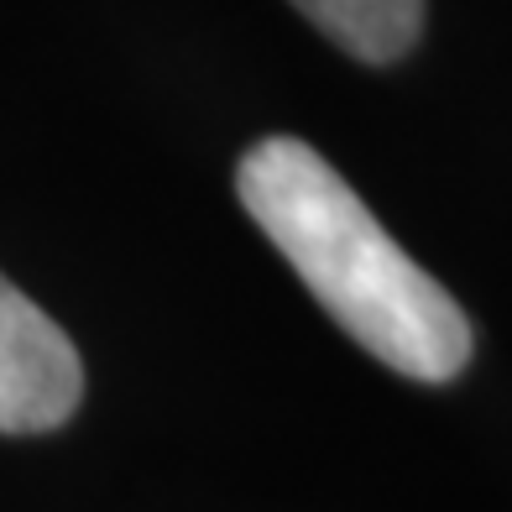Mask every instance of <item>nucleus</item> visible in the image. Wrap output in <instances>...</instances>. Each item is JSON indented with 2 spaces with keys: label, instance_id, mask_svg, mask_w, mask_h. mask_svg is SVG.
I'll use <instances>...</instances> for the list:
<instances>
[{
  "label": "nucleus",
  "instance_id": "f03ea898",
  "mask_svg": "<svg viewBox=\"0 0 512 512\" xmlns=\"http://www.w3.org/2000/svg\"><path fill=\"white\" fill-rule=\"evenodd\" d=\"M84 398V361L58 324L0 277V434H48Z\"/></svg>",
  "mask_w": 512,
  "mask_h": 512
},
{
  "label": "nucleus",
  "instance_id": "7ed1b4c3",
  "mask_svg": "<svg viewBox=\"0 0 512 512\" xmlns=\"http://www.w3.org/2000/svg\"><path fill=\"white\" fill-rule=\"evenodd\" d=\"M356 63H398L424 32V0H288Z\"/></svg>",
  "mask_w": 512,
  "mask_h": 512
},
{
  "label": "nucleus",
  "instance_id": "f257e3e1",
  "mask_svg": "<svg viewBox=\"0 0 512 512\" xmlns=\"http://www.w3.org/2000/svg\"><path fill=\"white\" fill-rule=\"evenodd\" d=\"M236 194L330 319L382 366L418 382H450L465 371V309L377 225L330 157L298 136H267L241 157Z\"/></svg>",
  "mask_w": 512,
  "mask_h": 512
}]
</instances>
